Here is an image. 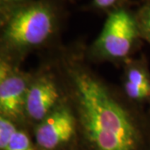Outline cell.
Here are the masks:
<instances>
[{"label": "cell", "mask_w": 150, "mask_h": 150, "mask_svg": "<svg viewBox=\"0 0 150 150\" xmlns=\"http://www.w3.org/2000/svg\"><path fill=\"white\" fill-rule=\"evenodd\" d=\"M75 118L93 150H137L139 133L127 109L106 86L80 67L69 70Z\"/></svg>", "instance_id": "obj_1"}, {"label": "cell", "mask_w": 150, "mask_h": 150, "mask_svg": "<svg viewBox=\"0 0 150 150\" xmlns=\"http://www.w3.org/2000/svg\"><path fill=\"white\" fill-rule=\"evenodd\" d=\"M55 15L49 4L33 2L17 8L4 24L2 43L5 49L22 54L44 43L53 34Z\"/></svg>", "instance_id": "obj_2"}, {"label": "cell", "mask_w": 150, "mask_h": 150, "mask_svg": "<svg viewBox=\"0 0 150 150\" xmlns=\"http://www.w3.org/2000/svg\"><path fill=\"white\" fill-rule=\"evenodd\" d=\"M139 35L135 17L123 8H118L108 17L93 45V52L104 59H124L130 54Z\"/></svg>", "instance_id": "obj_3"}, {"label": "cell", "mask_w": 150, "mask_h": 150, "mask_svg": "<svg viewBox=\"0 0 150 150\" xmlns=\"http://www.w3.org/2000/svg\"><path fill=\"white\" fill-rule=\"evenodd\" d=\"M23 74L13 69L5 61L0 67L1 115L17 122L25 116V101L28 89Z\"/></svg>", "instance_id": "obj_4"}, {"label": "cell", "mask_w": 150, "mask_h": 150, "mask_svg": "<svg viewBox=\"0 0 150 150\" xmlns=\"http://www.w3.org/2000/svg\"><path fill=\"white\" fill-rule=\"evenodd\" d=\"M74 113L65 106L56 107L39 123L35 129V139L39 148L53 150L69 141L75 133Z\"/></svg>", "instance_id": "obj_5"}, {"label": "cell", "mask_w": 150, "mask_h": 150, "mask_svg": "<svg viewBox=\"0 0 150 150\" xmlns=\"http://www.w3.org/2000/svg\"><path fill=\"white\" fill-rule=\"evenodd\" d=\"M60 98L59 88L48 76H42L29 85L25 101V116L41 122L56 108Z\"/></svg>", "instance_id": "obj_6"}, {"label": "cell", "mask_w": 150, "mask_h": 150, "mask_svg": "<svg viewBox=\"0 0 150 150\" xmlns=\"http://www.w3.org/2000/svg\"><path fill=\"white\" fill-rule=\"evenodd\" d=\"M125 93L133 100H141L150 94V79L144 67L129 65L124 81Z\"/></svg>", "instance_id": "obj_7"}, {"label": "cell", "mask_w": 150, "mask_h": 150, "mask_svg": "<svg viewBox=\"0 0 150 150\" xmlns=\"http://www.w3.org/2000/svg\"><path fill=\"white\" fill-rule=\"evenodd\" d=\"M4 150H35L32 141L24 131L18 129Z\"/></svg>", "instance_id": "obj_8"}, {"label": "cell", "mask_w": 150, "mask_h": 150, "mask_svg": "<svg viewBox=\"0 0 150 150\" xmlns=\"http://www.w3.org/2000/svg\"><path fill=\"white\" fill-rule=\"evenodd\" d=\"M139 35L150 43V3L140 8L135 17Z\"/></svg>", "instance_id": "obj_9"}, {"label": "cell", "mask_w": 150, "mask_h": 150, "mask_svg": "<svg viewBox=\"0 0 150 150\" xmlns=\"http://www.w3.org/2000/svg\"><path fill=\"white\" fill-rule=\"evenodd\" d=\"M18 130L15 122L5 116H0V150H4L12 136Z\"/></svg>", "instance_id": "obj_10"}, {"label": "cell", "mask_w": 150, "mask_h": 150, "mask_svg": "<svg viewBox=\"0 0 150 150\" xmlns=\"http://www.w3.org/2000/svg\"><path fill=\"white\" fill-rule=\"evenodd\" d=\"M117 0H93V4L98 8H107L112 6Z\"/></svg>", "instance_id": "obj_11"}, {"label": "cell", "mask_w": 150, "mask_h": 150, "mask_svg": "<svg viewBox=\"0 0 150 150\" xmlns=\"http://www.w3.org/2000/svg\"><path fill=\"white\" fill-rule=\"evenodd\" d=\"M27 0H1L2 4H8V5H12V4H20L23 3H25Z\"/></svg>", "instance_id": "obj_12"}]
</instances>
